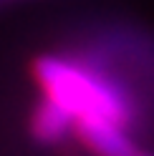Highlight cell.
<instances>
[{
    "instance_id": "1",
    "label": "cell",
    "mask_w": 154,
    "mask_h": 156,
    "mask_svg": "<svg viewBox=\"0 0 154 156\" xmlns=\"http://www.w3.org/2000/svg\"><path fill=\"white\" fill-rule=\"evenodd\" d=\"M20 136L38 156H154V43L96 30L28 61Z\"/></svg>"
},
{
    "instance_id": "2",
    "label": "cell",
    "mask_w": 154,
    "mask_h": 156,
    "mask_svg": "<svg viewBox=\"0 0 154 156\" xmlns=\"http://www.w3.org/2000/svg\"><path fill=\"white\" fill-rule=\"evenodd\" d=\"M5 3H18V0H0V5H5Z\"/></svg>"
}]
</instances>
